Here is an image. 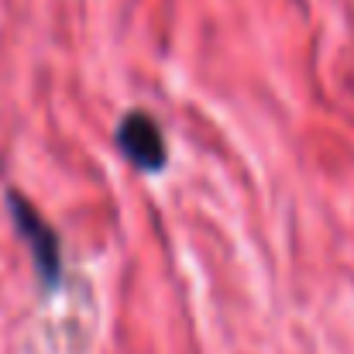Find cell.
Wrapping results in <instances>:
<instances>
[{
  "label": "cell",
  "instance_id": "cell-1",
  "mask_svg": "<svg viewBox=\"0 0 354 354\" xmlns=\"http://www.w3.org/2000/svg\"><path fill=\"white\" fill-rule=\"evenodd\" d=\"M7 214L14 221L17 237L24 241V248L31 254V265H35V275H38L41 289H55L59 279H62V244H59L55 227L17 189H7Z\"/></svg>",
  "mask_w": 354,
  "mask_h": 354
},
{
  "label": "cell",
  "instance_id": "cell-2",
  "mask_svg": "<svg viewBox=\"0 0 354 354\" xmlns=\"http://www.w3.org/2000/svg\"><path fill=\"white\" fill-rule=\"evenodd\" d=\"M114 141H118L120 155L141 169V172H162L165 169V158H169V148H165V138H162V127L158 120L145 111H131L124 114L114 131Z\"/></svg>",
  "mask_w": 354,
  "mask_h": 354
}]
</instances>
